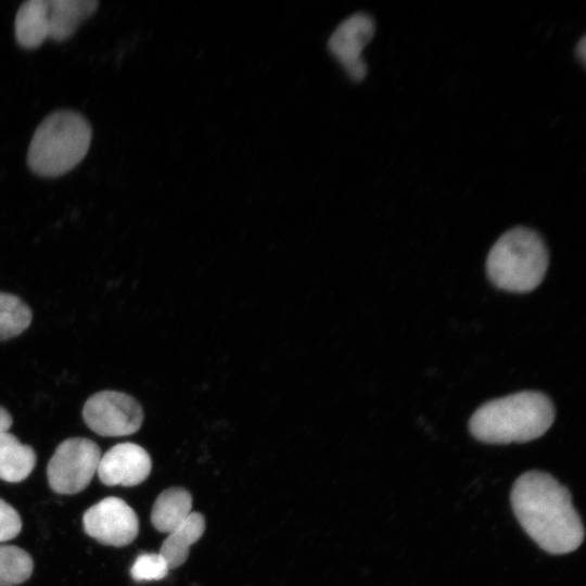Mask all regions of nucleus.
I'll list each match as a JSON object with an SVG mask.
<instances>
[{
	"instance_id": "1",
	"label": "nucleus",
	"mask_w": 586,
	"mask_h": 586,
	"mask_svg": "<svg viewBox=\"0 0 586 586\" xmlns=\"http://www.w3.org/2000/svg\"><path fill=\"white\" fill-rule=\"evenodd\" d=\"M510 499L519 523L545 551L568 553L583 543L584 526L571 494L550 474L523 473L514 482Z\"/></svg>"
},
{
	"instance_id": "2",
	"label": "nucleus",
	"mask_w": 586,
	"mask_h": 586,
	"mask_svg": "<svg viewBox=\"0 0 586 586\" xmlns=\"http://www.w3.org/2000/svg\"><path fill=\"white\" fill-rule=\"evenodd\" d=\"M553 420L551 400L543 393L527 391L482 405L472 415L469 430L485 443H523L545 434Z\"/></svg>"
},
{
	"instance_id": "3",
	"label": "nucleus",
	"mask_w": 586,
	"mask_h": 586,
	"mask_svg": "<svg viewBox=\"0 0 586 586\" xmlns=\"http://www.w3.org/2000/svg\"><path fill=\"white\" fill-rule=\"evenodd\" d=\"M91 138V126L81 114L55 111L35 130L27 152L28 167L41 177L62 176L85 158Z\"/></svg>"
},
{
	"instance_id": "4",
	"label": "nucleus",
	"mask_w": 586,
	"mask_h": 586,
	"mask_svg": "<svg viewBox=\"0 0 586 586\" xmlns=\"http://www.w3.org/2000/svg\"><path fill=\"white\" fill-rule=\"evenodd\" d=\"M549 264L548 250L542 237L525 227L505 232L491 249L486 272L498 289L524 293L543 281Z\"/></svg>"
},
{
	"instance_id": "5",
	"label": "nucleus",
	"mask_w": 586,
	"mask_h": 586,
	"mask_svg": "<svg viewBox=\"0 0 586 586\" xmlns=\"http://www.w3.org/2000/svg\"><path fill=\"white\" fill-rule=\"evenodd\" d=\"M101 459L100 447L91 440L72 437L55 449L47 467L51 489L62 495H73L91 482Z\"/></svg>"
},
{
	"instance_id": "6",
	"label": "nucleus",
	"mask_w": 586,
	"mask_h": 586,
	"mask_svg": "<svg viewBox=\"0 0 586 586\" xmlns=\"http://www.w3.org/2000/svg\"><path fill=\"white\" fill-rule=\"evenodd\" d=\"M82 418L102 436H125L137 432L143 422L141 405L132 396L117 391H101L87 399Z\"/></svg>"
},
{
	"instance_id": "7",
	"label": "nucleus",
	"mask_w": 586,
	"mask_h": 586,
	"mask_svg": "<svg viewBox=\"0 0 586 586\" xmlns=\"http://www.w3.org/2000/svg\"><path fill=\"white\" fill-rule=\"evenodd\" d=\"M82 524L90 537L115 547L129 545L139 532L135 510L117 497H106L91 506L82 517Z\"/></svg>"
},
{
	"instance_id": "8",
	"label": "nucleus",
	"mask_w": 586,
	"mask_h": 586,
	"mask_svg": "<svg viewBox=\"0 0 586 586\" xmlns=\"http://www.w3.org/2000/svg\"><path fill=\"white\" fill-rule=\"evenodd\" d=\"M374 30L371 16L356 13L344 20L329 39L330 52L354 81H361L367 75V64L361 52L373 37Z\"/></svg>"
},
{
	"instance_id": "9",
	"label": "nucleus",
	"mask_w": 586,
	"mask_h": 586,
	"mask_svg": "<svg viewBox=\"0 0 586 586\" xmlns=\"http://www.w3.org/2000/svg\"><path fill=\"white\" fill-rule=\"evenodd\" d=\"M152 469L151 457L138 444L126 442L110 448L101 456L97 473L109 486H135L142 483Z\"/></svg>"
},
{
	"instance_id": "10",
	"label": "nucleus",
	"mask_w": 586,
	"mask_h": 586,
	"mask_svg": "<svg viewBox=\"0 0 586 586\" xmlns=\"http://www.w3.org/2000/svg\"><path fill=\"white\" fill-rule=\"evenodd\" d=\"M48 2V38L55 41L68 39L82 21L92 15L98 5L97 0H47Z\"/></svg>"
},
{
	"instance_id": "11",
	"label": "nucleus",
	"mask_w": 586,
	"mask_h": 586,
	"mask_svg": "<svg viewBox=\"0 0 586 586\" xmlns=\"http://www.w3.org/2000/svg\"><path fill=\"white\" fill-rule=\"evenodd\" d=\"M15 38L25 49H35L49 36L48 2L47 0H27L17 10L15 22Z\"/></svg>"
},
{
	"instance_id": "12",
	"label": "nucleus",
	"mask_w": 586,
	"mask_h": 586,
	"mask_svg": "<svg viewBox=\"0 0 586 586\" xmlns=\"http://www.w3.org/2000/svg\"><path fill=\"white\" fill-rule=\"evenodd\" d=\"M191 509L192 496L187 489L167 488L154 501L151 522L158 532L168 534L189 517Z\"/></svg>"
},
{
	"instance_id": "13",
	"label": "nucleus",
	"mask_w": 586,
	"mask_h": 586,
	"mask_svg": "<svg viewBox=\"0 0 586 586\" xmlns=\"http://www.w3.org/2000/svg\"><path fill=\"white\" fill-rule=\"evenodd\" d=\"M204 531V517L200 512H191L177 528L168 533L161 546L160 555L165 559L169 570L184 563L190 547L201 538Z\"/></svg>"
},
{
	"instance_id": "14",
	"label": "nucleus",
	"mask_w": 586,
	"mask_h": 586,
	"mask_svg": "<svg viewBox=\"0 0 586 586\" xmlns=\"http://www.w3.org/2000/svg\"><path fill=\"white\" fill-rule=\"evenodd\" d=\"M34 449L22 444L9 432L0 433V480L17 483L25 480L36 466Z\"/></svg>"
},
{
	"instance_id": "15",
	"label": "nucleus",
	"mask_w": 586,
	"mask_h": 586,
	"mask_svg": "<svg viewBox=\"0 0 586 586\" xmlns=\"http://www.w3.org/2000/svg\"><path fill=\"white\" fill-rule=\"evenodd\" d=\"M31 322V310L16 295L0 292V341L21 334Z\"/></svg>"
},
{
	"instance_id": "16",
	"label": "nucleus",
	"mask_w": 586,
	"mask_h": 586,
	"mask_svg": "<svg viewBox=\"0 0 586 586\" xmlns=\"http://www.w3.org/2000/svg\"><path fill=\"white\" fill-rule=\"evenodd\" d=\"M34 562L28 552L12 545H0V586H16L33 573Z\"/></svg>"
},
{
	"instance_id": "17",
	"label": "nucleus",
	"mask_w": 586,
	"mask_h": 586,
	"mask_svg": "<svg viewBox=\"0 0 586 586\" xmlns=\"http://www.w3.org/2000/svg\"><path fill=\"white\" fill-rule=\"evenodd\" d=\"M169 568L160 553H141L135 560L130 575L137 582L158 581L168 574Z\"/></svg>"
},
{
	"instance_id": "18",
	"label": "nucleus",
	"mask_w": 586,
	"mask_h": 586,
	"mask_svg": "<svg viewBox=\"0 0 586 586\" xmlns=\"http://www.w3.org/2000/svg\"><path fill=\"white\" fill-rule=\"evenodd\" d=\"M22 530V520L17 511L0 498V543L16 537Z\"/></svg>"
},
{
	"instance_id": "19",
	"label": "nucleus",
	"mask_w": 586,
	"mask_h": 586,
	"mask_svg": "<svg viewBox=\"0 0 586 586\" xmlns=\"http://www.w3.org/2000/svg\"><path fill=\"white\" fill-rule=\"evenodd\" d=\"M12 424V417L9 411L0 406V433L8 432Z\"/></svg>"
},
{
	"instance_id": "20",
	"label": "nucleus",
	"mask_w": 586,
	"mask_h": 586,
	"mask_svg": "<svg viewBox=\"0 0 586 586\" xmlns=\"http://www.w3.org/2000/svg\"><path fill=\"white\" fill-rule=\"evenodd\" d=\"M576 56L581 60L582 63H585L586 59V38L585 36L577 42L575 48Z\"/></svg>"
}]
</instances>
